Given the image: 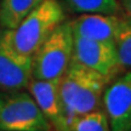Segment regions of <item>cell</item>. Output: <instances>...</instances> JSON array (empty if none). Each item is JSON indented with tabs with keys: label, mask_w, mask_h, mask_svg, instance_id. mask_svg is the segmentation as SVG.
<instances>
[{
	"label": "cell",
	"mask_w": 131,
	"mask_h": 131,
	"mask_svg": "<svg viewBox=\"0 0 131 131\" xmlns=\"http://www.w3.org/2000/svg\"><path fill=\"white\" fill-rule=\"evenodd\" d=\"M111 80L96 70L72 61L60 79V97L67 124L78 115L101 109L103 92Z\"/></svg>",
	"instance_id": "6da1fadb"
},
{
	"label": "cell",
	"mask_w": 131,
	"mask_h": 131,
	"mask_svg": "<svg viewBox=\"0 0 131 131\" xmlns=\"http://www.w3.org/2000/svg\"><path fill=\"white\" fill-rule=\"evenodd\" d=\"M66 21L64 11L57 0H42L15 29H7L10 42L24 56L33 57L58 24Z\"/></svg>",
	"instance_id": "7a4b0ae2"
},
{
	"label": "cell",
	"mask_w": 131,
	"mask_h": 131,
	"mask_svg": "<svg viewBox=\"0 0 131 131\" xmlns=\"http://www.w3.org/2000/svg\"><path fill=\"white\" fill-rule=\"evenodd\" d=\"M73 55V32L70 22L63 21L49 35L33 56L32 78L61 79L68 69Z\"/></svg>",
	"instance_id": "3957f363"
},
{
	"label": "cell",
	"mask_w": 131,
	"mask_h": 131,
	"mask_svg": "<svg viewBox=\"0 0 131 131\" xmlns=\"http://www.w3.org/2000/svg\"><path fill=\"white\" fill-rule=\"evenodd\" d=\"M0 131H52L32 95L23 90L0 92Z\"/></svg>",
	"instance_id": "277c9868"
},
{
	"label": "cell",
	"mask_w": 131,
	"mask_h": 131,
	"mask_svg": "<svg viewBox=\"0 0 131 131\" xmlns=\"http://www.w3.org/2000/svg\"><path fill=\"white\" fill-rule=\"evenodd\" d=\"M33 57L21 55L10 42L7 29L0 26V90L27 89L32 79Z\"/></svg>",
	"instance_id": "5b68a950"
},
{
	"label": "cell",
	"mask_w": 131,
	"mask_h": 131,
	"mask_svg": "<svg viewBox=\"0 0 131 131\" xmlns=\"http://www.w3.org/2000/svg\"><path fill=\"white\" fill-rule=\"evenodd\" d=\"M72 61L96 70L107 77L111 81L119 72H122L115 45L113 42L91 40L73 35Z\"/></svg>",
	"instance_id": "8992f818"
},
{
	"label": "cell",
	"mask_w": 131,
	"mask_h": 131,
	"mask_svg": "<svg viewBox=\"0 0 131 131\" xmlns=\"http://www.w3.org/2000/svg\"><path fill=\"white\" fill-rule=\"evenodd\" d=\"M102 104L111 131H131V69L107 85Z\"/></svg>",
	"instance_id": "52a82bcc"
},
{
	"label": "cell",
	"mask_w": 131,
	"mask_h": 131,
	"mask_svg": "<svg viewBox=\"0 0 131 131\" xmlns=\"http://www.w3.org/2000/svg\"><path fill=\"white\" fill-rule=\"evenodd\" d=\"M27 89L55 131H67L60 97V79H30Z\"/></svg>",
	"instance_id": "ba28073f"
},
{
	"label": "cell",
	"mask_w": 131,
	"mask_h": 131,
	"mask_svg": "<svg viewBox=\"0 0 131 131\" xmlns=\"http://www.w3.org/2000/svg\"><path fill=\"white\" fill-rule=\"evenodd\" d=\"M122 22V16L107 14H83L70 22L73 35L91 40L113 42Z\"/></svg>",
	"instance_id": "9c48e42d"
},
{
	"label": "cell",
	"mask_w": 131,
	"mask_h": 131,
	"mask_svg": "<svg viewBox=\"0 0 131 131\" xmlns=\"http://www.w3.org/2000/svg\"><path fill=\"white\" fill-rule=\"evenodd\" d=\"M42 0H0V26L15 29Z\"/></svg>",
	"instance_id": "30bf717a"
},
{
	"label": "cell",
	"mask_w": 131,
	"mask_h": 131,
	"mask_svg": "<svg viewBox=\"0 0 131 131\" xmlns=\"http://www.w3.org/2000/svg\"><path fill=\"white\" fill-rule=\"evenodd\" d=\"M72 11L78 14L118 15L120 5L118 0H62Z\"/></svg>",
	"instance_id": "8fae6325"
},
{
	"label": "cell",
	"mask_w": 131,
	"mask_h": 131,
	"mask_svg": "<svg viewBox=\"0 0 131 131\" xmlns=\"http://www.w3.org/2000/svg\"><path fill=\"white\" fill-rule=\"evenodd\" d=\"M114 45L122 72L131 69V21L125 16L122 17Z\"/></svg>",
	"instance_id": "7c38bea8"
},
{
	"label": "cell",
	"mask_w": 131,
	"mask_h": 131,
	"mask_svg": "<svg viewBox=\"0 0 131 131\" xmlns=\"http://www.w3.org/2000/svg\"><path fill=\"white\" fill-rule=\"evenodd\" d=\"M68 131H111V126L106 112L96 109L74 118Z\"/></svg>",
	"instance_id": "4fadbf2b"
},
{
	"label": "cell",
	"mask_w": 131,
	"mask_h": 131,
	"mask_svg": "<svg viewBox=\"0 0 131 131\" xmlns=\"http://www.w3.org/2000/svg\"><path fill=\"white\" fill-rule=\"evenodd\" d=\"M122 7L124 9L125 17L131 21V0H122Z\"/></svg>",
	"instance_id": "5bb4252c"
}]
</instances>
